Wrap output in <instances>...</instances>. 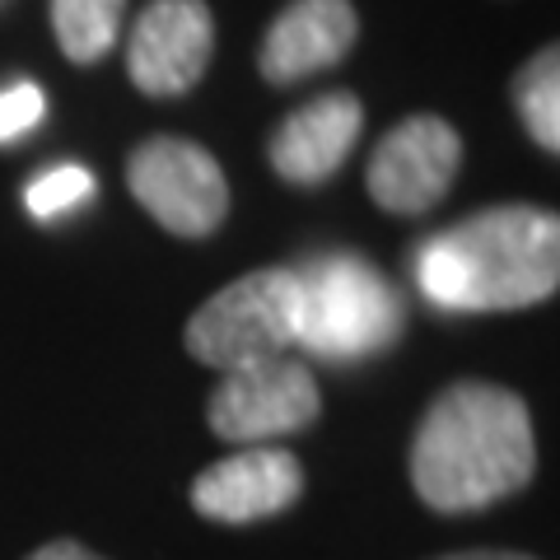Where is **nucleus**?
<instances>
[{"instance_id": "nucleus-1", "label": "nucleus", "mask_w": 560, "mask_h": 560, "mask_svg": "<svg viewBox=\"0 0 560 560\" xmlns=\"http://www.w3.org/2000/svg\"><path fill=\"white\" fill-rule=\"evenodd\" d=\"M533 471V411L504 383H448L411 434V490L430 514L444 518L481 514L518 495Z\"/></svg>"}, {"instance_id": "nucleus-2", "label": "nucleus", "mask_w": 560, "mask_h": 560, "mask_svg": "<svg viewBox=\"0 0 560 560\" xmlns=\"http://www.w3.org/2000/svg\"><path fill=\"white\" fill-rule=\"evenodd\" d=\"M420 294L444 313H514L560 285V220L541 206H486L416 243Z\"/></svg>"}, {"instance_id": "nucleus-3", "label": "nucleus", "mask_w": 560, "mask_h": 560, "mask_svg": "<svg viewBox=\"0 0 560 560\" xmlns=\"http://www.w3.org/2000/svg\"><path fill=\"white\" fill-rule=\"evenodd\" d=\"M401 300L360 253L300 271V346L323 360H370L401 337Z\"/></svg>"}, {"instance_id": "nucleus-4", "label": "nucleus", "mask_w": 560, "mask_h": 560, "mask_svg": "<svg viewBox=\"0 0 560 560\" xmlns=\"http://www.w3.org/2000/svg\"><path fill=\"white\" fill-rule=\"evenodd\" d=\"M183 341L191 360L220 374L290 355V346L300 341V271L261 267L230 280L187 318Z\"/></svg>"}, {"instance_id": "nucleus-5", "label": "nucleus", "mask_w": 560, "mask_h": 560, "mask_svg": "<svg viewBox=\"0 0 560 560\" xmlns=\"http://www.w3.org/2000/svg\"><path fill=\"white\" fill-rule=\"evenodd\" d=\"M131 201L173 238H210L230 220V178L187 136H145L127 154Z\"/></svg>"}, {"instance_id": "nucleus-6", "label": "nucleus", "mask_w": 560, "mask_h": 560, "mask_svg": "<svg viewBox=\"0 0 560 560\" xmlns=\"http://www.w3.org/2000/svg\"><path fill=\"white\" fill-rule=\"evenodd\" d=\"M318 416H323L318 378L294 355H271L224 370L206 401L210 430L238 448L290 440V434L308 430Z\"/></svg>"}, {"instance_id": "nucleus-7", "label": "nucleus", "mask_w": 560, "mask_h": 560, "mask_svg": "<svg viewBox=\"0 0 560 560\" xmlns=\"http://www.w3.org/2000/svg\"><path fill=\"white\" fill-rule=\"evenodd\" d=\"M463 168V136L440 113H411L374 145L364 164L370 201L388 215L416 220L440 206Z\"/></svg>"}, {"instance_id": "nucleus-8", "label": "nucleus", "mask_w": 560, "mask_h": 560, "mask_svg": "<svg viewBox=\"0 0 560 560\" xmlns=\"http://www.w3.org/2000/svg\"><path fill=\"white\" fill-rule=\"evenodd\" d=\"M215 57V14L206 0H150L131 24L127 75L145 98H183Z\"/></svg>"}, {"instance_id": "nucleus-9", "label": "nucleus", "mask_w": 560, "mask_h": 560, "mask_svg": "<svg viewBox=\"0 0 560 560\" xmlns=\"http://www.w3.org/2000/svg\"><path fill=\"white\" fill-rule=\"evenodd\" d=\"M300 495H304V463L276 444L238 448L230 458L210 463L191 481V510L210 523H230V528L285 514Z\"/></svg>"}, {"instance_id": "nucleus-10", "label": "nucleus", "mask_w": 560, "mask_h": 560, "mask_svg": "<svg viewBox=\"0 0 560 560\" xmlns=\"http://www.w3.org/2000/svg\"><path fill=\"white\" fill-rule=\"evenodd\" d=\"M364 131V103L350 90H331L300 103L267 140V160L294 187H323L346 168Z\"/></svg>"}, {"instance_id": "nucleus-11", "label": "nucleus", "mask_w": 560, "mask_h": 560, "mask_svg": "<svg viewBox=\"0 0 560 560\" xmlns=\"http://www.w3.org/2000/svg\"><path fill=\"white\" fill-rule=\"evenodd\" d=\"M360 43V14L350 0H290L257 47L261 80L285 90L318 70L341 66Z\"/></svg>"}, {"instance_id": "nucleus-12", "label": "nucleus", "mask_w": 560, "mask_h": 560, "mask_svg": "<svg viewBox=\"0 0 560 560\" xmlns=\"http://www.w3.org/2000/svg\"><path fill=\"white\" fill-rule=\"evenodd\" d=\"M510 98H514V113L533 145L547 154H560V47L556 43L533 51V57L518 66Z\"/></svg>"}, {"instance_id": "nucleus-13", "label": "nucleus", "mask_w": 560, "mask_h": 560, "mask_svg": "<svg viewBox=\"0 0 560 560\" xmlns=\"http://www.w3.org/2000/svg\"><path fill=\"white\" fill-rule=\"evenodd\" d=\"M51 33L70 66H98L121 33L127 0H47Z\"/></svg>"}, {"instance_id": "nucleus-14", "label": "nucleus", "mask_w": 560, "mask_h": 560, "mask_svg": "<svg viewBox=\"0 0 560 560\" xmlns=\"http://www.w3.org/2000/svg\"><path fill=\"white\" fill-rule=\"evenodd\" d=\"M94 191H98V178H94L90 168L61 164V168H47V173H38V178L28 183L24 206H28V215H33V220L51 224V220L70 215V210L90 206V201H94Z\"/></svg>"}, {"instance_id": "nucleus-15", "label": "nucleus", "mask_w": 560, "mask_h": 560, "mask_svg": "<svg viewBox=\"0 0 560 560\" xmlns=\"http://www.w3.org/2000/svg\"><path fill=\"white\" fill-rule=\"evenodd\" d=\"M43 113H47V103H43L38 84H28V80L5 84V90H0V145L24 140L43 121Z\"/></svg>"}, {"instance_id": "nucleus-16", "label": "nucleus", "mask_w": 560, "mask_h": 560, "mask_svg": "<svg viewBox=\"0 0 560 560\" xmlns=\"http://www.w3.org/2000/svg\"><path fill=\"white\" fill-rule=\"evenodd\" d=\"M24 560H103L98 551H90L84 541H75V537H57V541H47V547H38L33 556H24Z\"/></svg>"}, {"instance_id": "nucleus-17", "label": "nucleus", "mask_w": 560, "mask_h": 560, "mask_svg": "<svg viewBox=\"0 0 560 560\" xmlns=\"http://www.w3.org/2000/svg\"><path fill=\"white\" fill-rule=\"evenodd\" d=\"M434 560H537V556H523V551H448V556H434Z\"/></svg>"}, {"instance_id": "nucleus-18", "label": "nucleus", "mask_w": 560, "mask_h": 560, "mask_svg": "<svg viewBox=\"0 0 560 560\" xmlns=\"http://www.w3.org/2000/svg\"><path fill=\"white\" fill-rule=\"evenodd\" d=\"M0 5H5V0H0Z\"/></svg>"}]
</instances>
